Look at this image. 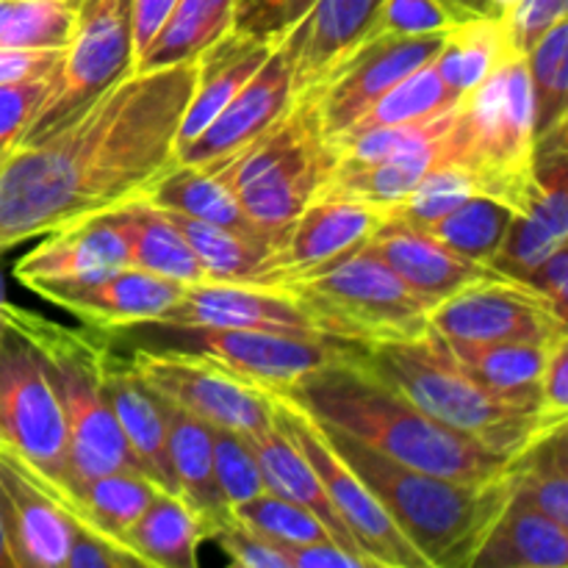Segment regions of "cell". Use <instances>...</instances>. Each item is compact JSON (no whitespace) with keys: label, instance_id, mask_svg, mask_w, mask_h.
Listing matches in <instances>:
<instances>
[{"label":"cell","instance_id":"d6986e66","mask_svg":"<svg viewBox=\"0 0 568 568\" xmlns=\"http://www.w3.org/2000/svg\"><path fill=\"white\" fill-rule=\"evenodd\" d=\"M183 288H186L183 283L170 281V277L153 275L136 266H122L98 281L48 286L37 294L44 303L81 320L83 325L111 333L159 320L178 303Z\"/></svg>","mask_w":568,"mask_h":568},{"label":"cell","instance_id":"e0dca14e","mask_svg":"<svg viewBox=\"0 0 568 568\" xmlns=\"http://www.w3.org/2000/svg\"><path fill=\"white\" fill-rule=\"evenodd\" d=\"M388 209L353 203V200H314L303 214L281 233L255 286L300 281L327 270L366 242L383 222Z\"/></svg>","mask_w":568,"mask_h":568},{"label":"cell","instance_id":"db71d44e","mask_svg":"<svg viewBox=\"0 0 568 568\" xmlns=\"http://www.w3.org/2000/svg\"><path fill=\"white\" fill-rule=\"evenodd\" d=\"M61 55H64V50L0 48V87L53 78Z\"/></svg>","mask_w":568,"mask_h":568},{"label":"cell","instance_id":"9a60e30c","mask_svg":"<svg viewBox=\"0 0 568 568\" xmlns=\"http://www.w3.org/2000/svg\"><path fill=\"white\" fill-rule=\"evenodd\" d=\"M568 142L566 125L532 144V192L510 220L488 270L505 281L527 283L558 247L568 244Z\"/></svg>","mask_w":568,"mask_h":568},{"label":"cell","instance_id":"44dd1931","mask_svg":"<svg viewBox=\"0 0 568 568\" xmlns=\"http://www.w3.org/2000/svg\"><path fill=\"white\" fill-rule=\"evenodd\" d=\"M153 322L183 327H261V331L327 336L320 322L286 292L242 286V283L186 286L178 303Z\"/></svg>","mask_w":568,"mask_h":568},{"label":"cell","instance_id":"f907efd6","mask_svg":"<svg viewBox=\"0 0 568 568\" xmlns=\"http://www.w3.org/2000/svg\"><path fill=\"white\" fill-rule=\"evenodd\" d=\"M568 0H519L505 20L510 50L519 55L530 53L532 44L544 37L552 26L566 20Z\"/></svg>","mask_w":568,"mask_h":568},{"label":"cell","instance_id":"60d3db41","mask_svg":"<svg viewBox=\"0 0 568 568\" xmlns=\"http://www.w3.org/2000/svg\"><path fill=\"white\" fill-rule=\"evenodd\" d=\"M527 75L532 92V136L568 125V22L560 20L530 48Z\"/></svg>","mask_w":568,"mask_h":568},{"label":"cell","instance_id":"b9f144b4","mask_svg":"<svg viewBox=\"0 0 568 568\" xmlns=\"http://www.w3.org/2000/svg\"><path fill=\"white\" fill-rule=\"evenodd\" d=\"M510 220H514V211L508 205L477 194V197H469L449 214L425 222L419 227L442 244L453 247L455 253L488 266V261L494 258L505 233H508Z\"/></svg>","mask_w":568,"mask_h":568},{"label":"cell","instance_id":"6f0895ef","mask_svg":"<svg viewBox=\"0 0 568 568\" xmlns=\"http://www.w3.org/2000/svg\"><path fill=\"white\" fill-rule=\"evenodd\" d=\"M292 568H366V564L333 541L286 549Z\"/></svg>","mask_w":568,"mask_h":568},{"label":"cell","instance_id":"be15d7a7","mask_svg":"<svg viewBox=\"0 0 568 568\" xmlns=\"http://www.w3.org/2000/svg\"><path fill=\"white\" fill-rule=\"evenodd\" d=\"M516 3H519V0H494V6H497V9H499V14H508V11L510 9H514V6Z\"/></svg>","mask_w":568,"mask_h":568},{"label":"cell","instance_id":"e575fe53","mask_svg":"<svg viewBox=\"0 0 568 568\" xmlns=\"http://www.w3.org/2000/svg\"><path fill=\"white\" fill-rule=\"evenodd\" d=\"M203 541L192 508L178 494L161 488L128 532V547L148 568H194Z\"/></svg>","mask_w":568,"mask_h":568},{"label":"cell","instance_id":"681fc988","mask_svg":"<svg viewBox=\"0 0 568 568\" xmlns=\"http://www.w3.org/2000/svg\"><path fill=\"white\" fill-rule=\"evenodd\" d=\"M48 89L50 78L0 87V161L20 144L22 133L31 125Z\"/></svg>","mask_w":568,"mask_h":568},{"label":"cell","instance_id":"8fae6325","mask_svg":"<svg viewBox=\"0 0 568 568\" xmlns=\"http://www.w3.org/2000/svg\"><path fill=\"white\" fill-rule=\"evenodd\" d=\"M133 61L131 0H78L70 44L20 144L42 142L87 114L111 87L131 75Z\"/></svg>","mask_w":568,"mask_h":568},{"label":"cell","instance_id":"7dc6e473","mask_svg":"<svg viewBox=\"0 0 568 568\" xmlns=\"http://www.w3.org/2000/svg\"><path fill=\"white\" fill-rule=\"evenodd\" d=\"M455 26L438 0H383L377 11V33L394 37H425V33H444Z\"/></svg>","mask_w":568,"mask_h":568},{"label":"cell","instance_id":"52a82bcc","mask_svg":"<svg viewBox=\"0 0 568 568\" xmlns=\"http://www.w3.org/2000/svg\"><path fill=\"white\" fill-rule=\"evenodd\" d=\"M220 166L247 220L275 247L281 233L320 197L336 166L314 94H297L281 120Z\"/></svg>","mask_w":568,"mask_h":568},{"label":"cell","instance_id":"ffe728a7","mask_svg":"<svg viewBox=\"0 0 568 568\" xmlns=\"http://www.w3.org/2000/svg\"><path fill=\"white\" fill-rule=\"evenodd\" d=\"M383 0H314L277 42L292 55L294 98L314 92L369 37Z\"/></svg>","mask_w":568,"mask_h":568},{"label":"cell","instance_id":"680465c9","mask_svg":"<svg viewBox=\"0 0 568 568\" xmlns=\"http://www.w3.org/2000/svg\"><path fill=\"white\" fill-rule=\"evenodd\" d=\"M178 0H131V14H133V50L136 55L153 42L159 28L170 17L172 6Z\"/></svg>","mask_w":568,"mask_h":568},{"label":"cell","instance_id":"816d5d0a","mask_svg":"<svg viewBox=\"0 0 568 568\" xmlns=\"http://www.w3.org/2000/svg\"><path fill=\"white\" fill-rule=\"evenodd\" d=\"M64 568H148V564L133 549L120 547L111 538L70 519V549Z\"/></svg>","mask_w":568,"mask_h":568},{"label":"cell","instance_id":"f6af8a7d","mask_svg":"<svg viewBox=\"0 0 568 568\" xmlns=\"http://www.w3.org/2000/svg\"><path fill=\"white\" fill-rule=\"evenodd\" d=\"M477 194H480L477 183L466 166L455 164V161H442L416 183L408 197L388 209V216L405 220L410 225H425V222L449 214Z\"/></svg>","mask_w":568,"mask_h":568},{"label":"cell","instance_id":"30bf717a","mask_svg":"<svg viewBox=\"0 0 568 568\" xmlns=\"http://www.w3.org/2000/svg\"><path fill=\"white\" fill-rule=\"evenodd\" d=\"M111 336L133 338V347L197 355L261 388H288L316 369L361 361L366 349V344L308 333L261 327H183L161 322L122 327L111 331Z\"/></svg>","mask_w":568,"mask_h":568},{"label":"cell","instance_id":"8d00e7d4","mask_svg":"<svg viewBox=\"0 0 568 568\" xmlns=\"http://www.w3.org/2000/svg\"><path fill=\"white\" fill-rule=\"evenodd\" d=\"M508 53L510 42L505 20L503 17H488V20H469L449 28L444 44L433 55V67L449 87V92L464 98Z\"/></svg>","mask_w":568,"mask_h":568},{"label":"cell","instance_id":"7bdbcfd3","mask_svg":"<svg viewBox=\"0 0 568 568\" xmlns=\"http://www.w3.org/2000/svg\"><path fill=\"white\" fill-rule=\"evenodd\" d=\"M78 0H0V48L64 50Z\"/></svg>","mask_w":568,"mask_h":568},{"label":"cell","instance_id":"6da1fadb","mask_svg":"<svg viewBox=\"0 0 568 568\" xmlns=\"http://www.w3.org/2000/svg\"><path fill=\"white\" fill-rule=\"evenodd\" d=\"M194 61L131 72L87 114L0 161V255L142 197L175 164Z\"/></svg>","mask_w":568,"mask_h":568},{"label":"cell","instance_id":"11a10c76","mask_svg":"<svg viewBox=\"0 0 568 568\" xmlns=\"http://www.w3.org/2000/svg\"><path fill=\"white\" fill-rule=\"evenodd\" d=\"M527 286L536 288L544 300L555 308L560 320H566V303H568V244L555 250L541 266L530 275ZM568 322V320H566Z\"/></svg>","mask_w":568,"mask_h":568},{"label":"cell","instance_id":"ba28073f","mask_svg":"<svg viewBox=\"0 0 568 568\" xmlns=\"http://www.w3.org/2000/svg\"><path fill=\"white\" fill-rule=\"evenodd\" d=\"M272 288L297 300L327 336L344 342L381 344L425 336L430 331V300L405 286L364 247H355L316 275Z\"/></svg>","mask_w":568,"mask_h":568},{"label":"cell","instance_id":"c3c4849f","mask_svg":"<svg viewBox=\"0 0 568 568\" xmlns=\"http://www.w3.org/2000/svg\"><path fill=\"white\" fill-rule=\"evenodd\" d=\"M314 0H233V28L264 42H277Z\"/></svg>","mask_w":568,"mask_h":568},{"label":"cell","instance_id":"9f6ffc18","mask_svg":"<svg viewBox=\"0 0 568 568\" xmlns=\"http://www.w3.org/2000/svg\"><path fill=\"white\" fill-rule=\"evenodd\" d=\"M568 338L555 344L541 377V403L549 419L566 422L568 416Z\"/></svg>","mask_w":568,"mask_h":568},{"label":"cell","instance_id":"d4e9b609","mask_svg":"<svg viewBox=\"0 0 568 568\" xmlns=\"http://www.w3.org/2000/svg\"><path fill=\"white\" fill-rule=\"evenodd\" d=\"M0 519L17 568H64L70 516L6 458H0Z\"/></svg>","mask_w":568,"mask_h":568},{"label":"cell","instance_id":"bcb514c9","mask_svg":"<svg viewBox=\"0 0 568 568\" xmlns=\"http://www.w3.org/2000/svg\"><path fill=\"white\" fill-rule=\"evenodd\" d=\"M211 427V449H214V471L216 483H220L225 503L231 510L236 505L247 503L255 494L266 491L264 471H261L258 458H255L253 447L242 433L225 430V427Z\"/></svg>","mask_w":568,"mask_h":568},{"label":"cell","instance_id":"f5cc1de1","mask_svg":"<svg viewBox=\"0 0 568 568\" xmlns=\"http://www.w3.org/2000/svg\"><path fill=\"white\" fill-rule=\"evenodd\" d=\"M211 541H216V547L225 552V558L233 566L242 568H292L286 552H283L277 544H272L270 538L258 536L255 530L244 527L242 521L233 516L231 525L222 527Z\"/></svg>","mask_w":568,"mask_h":568},{"label":"cell","instance_id":"cb8c5ba5","mask_svg":"<svg viewBox=\"0 0 568 568\" xmlns=\"http://www.w3.org/2000/svg\"><path fill=\"white\" fill-rule=\"evenodd\" d=\"M103 397L114 414L120 433L125 436L139 469L144 471L150 483L161 491L178 494L175 475H172L170 453H166V427L161 416L155 394L144 386L139 372L133 369L131 358H122L114 349V342L109 338L103 353ZM181 497V494H178Z\"/></svg>","mask_w":568,"mask_h":568},{"label":"cell","instance_id":"484cf974","mask_svg":"<svg viewBox=\"0 0 568 568\" xmlns=\"http://www.w3.org/2000/svg\"><path fill=\"white\" fill-rule=\"evenodd\" d=\"M155 403H159L161 416H164L166 453H170L178 494L192 508L194 519L200 521L205 541H211L222 527L233 521L231 505L225 503V494L216 483L211 427L197 416L172 405L170 399L159 397V394H155Z\"/></svg>","mask_w":568,"mask_h":568},{"label":"cell","instance_id":"ac0fdd59","mask_svg":"<svg viewBox=\"0 0 568 568\" xmlns=\"http://www.w3.org/2000/svg\"><path fill=\"white\" fill-rule=\"evenodd\" d=\"M292 100V55L286 44L275 42L264 64L239 89L236 98L214 116V122L197 139L178 150L175 161L189 166L225 164L253 139H258L272 122L281 120Z\"/></svg>","mask_w":568,"mask_h":568},{"label":"cell","instance_id":"836d02e7","mask_svg":"<svg viewBox=\"0 0 568 568\" xmlns=\"http://www.w3.org/2000/svg\"><path fill=\"white\" fill-rule=\"evenodd\" d=\"M233 28V0H178L153 42L136 55L133 72L194 61Z\"/></svg>","mask_w":568,"mask_h":568},{"label":"cell","instance_id":"94428289","mask_svg":"<svg viewBox=\"0 0 568 568\" xmlns=\"http://www.w3.org/2000/svg\"><path fill=\"white\" fill-rule=\"evenodd\" d=\"M0 568H17V560H14V555H11V547H9V536H6L3 519H0Z\"/></svg>","mask_w":568,"mask_h":568},{"label":"cell","instance_id":"277c9868","mask_svg":"<svg viewBox=\"0 0 568 568\" xmlns=\"http://www.w3.org/2000/svg\"><path fill=\"white\" fill-rule=\"evenodd\" d=\"M358 364L427 416L505 458H519L538 436L566 425L488 392L455 364L430 331L416 338L366 344Z\"/></svg>","mask_w":568,"mask_h":568},{"label":"cell","instance_id":"83f0119b","mask_svg":"<svg viewBox=\"0 0 568 568\" xmlns=\"http://www.w3.org/2000/svg\"><path fill=\"white\" fill-rule=\"evenodd\" d=\"M142 203L153 205L161 211H178V214L194 216V220L211 222V225L227 227L244 239L266 244L272 242L247 220V214L239 205L236 192L227 183L222 166H189L172 164L170 170L161 172L153 183L142 192Z\"/></svg>","mask_w":568,"mask_h":568},{"label":"cell","instance_id":"1f68e13d","mask_svg":"<svg viewBox=\"0 0 568 568\" xmlns=\"http://www.w3.org/2000/svg\"><path fill=\"white\" fill-rule=\"evenodd\" d=\"M105 214L125 236L131 266L170 277V281L183 283V286L209 283L194 250L189 247L183 233L178 231L175 222L164 211L153 209L142 200H131V203L116 205Z\"/></svg>","mask_w":568,"mask_h":568},{"label":"cell","instance_id":"603a6c76","mask_svg":"<svg viewBox=\"0 0 568 568\" xmlns=\"http://www.w3.org/2000/svg\"><path fill=\"white\" fill-rule=\"evenodd\" d=\"M361 247L383 261L405 286L430 300L433 305L453 297L455 292L471 286V283L494 277L486 264L455 253L453 247L433 239L419 225L394 220V216H388Z\"/></svg>","mask_w":568,"mask_h":568},{"label":"cell","instance_id":"2e32d148","mask_svg":"<svg viewBox=\"0 0 568 568\" xmlns=\"http://www.w3.org/2000/svg\"><path fill=\"white\" fill-rule=\"evenodd\" d=\"M444 37L447 31L425 33V37L377 33L366 39L325 78L322 87L305 92L314 94L322 133L327 139H336L338 133L347 131L394 83L433 61V55L444 44Z\"/></svg>","mask_w":568,"mask_h":568},{"label":"cell","instance_id":"7402d4cb","mask_svg":"<svg viewBox=\"0 0 568 568\" xmlns=\"http://www.w3.org/2000/svg\"><path fill=\"white\" fill-rule=\"evenodd\" d=\"M131 266L128 242L109 214L89 216L44 233L42 242L14 264V277L33 294L48 286L87 283Z\"/></svg>","mask_w":568,"mask_h":568},{"label":"cell","instance_id":"4316f807","mask_svg":"<svg viewBox=\"0 0 568 568\" xmlns=\"http://www.w3.org/2000/svg\"><path fill=\"white\" fill-rule=\"evenodd\" d=\"M272 44L275 42H264V39L231 28L194 59V87L181 116V128H178L175 155L192 139H197L214 122V116L236 98L239 89L264 64Z\"/></svg>","mask_w":568,"mask_h":568},{"label":"cell","instance_id":"ab89813d","mask_svg":"<svg viewBox=\"0 0 568 568\" xmlns=\"http://www.w3.org/2000/svg\"><path fill=\"white\" fill-rule=\"evenodd\" d=\"M458 103V94L449 92V87L442 81V75H438V70L433 67V61H427L419 70H414L410 75H405L403 81L394 83L386 94H381V98H377L375 103L347 128V131L338 133V136H353V133L372 131V128H394L405 125V122H419L427 120V116L442 114V111L455 109Z\"/></svg>","mask_w":568,"mask_h":568},{"label":"cell","instance_id":"4dcf8cb0","mask_svg":"<svg viewBox=\"0 0 568 568\" xmlns=\"http://www.w3.org/2000/svg\"><path fill=\"white\" fill-rule=\"evenodd\" d=\"M564 338H568V333L552 338V342H503L483 344V347H475V344H442L453 355L455 364L466 375L475 377L480 386H486L488 392L499 394L510 403L530 405V408H538L547 416L541 403V377L555 344L564 342Z\"/></svg>","mask_w":568,"mask_h":568},{"label":"cell","instance_id":"f1b7e54d","mask_svg":"<svg viewBox=\"0 0 568 568\" xmlns=\"http://www.w3.org/2000/svg\"><path fill=\"white\" fill-rule=\"evenodd\" d=\"M568 532L564 525L510 494L508 505L477 549L471 568H566Z\"/></svg>","mask_w":568,"mask_h":568},{"label":"cell","instance_id":"7a4b0ae2","mask_svg":"<svg viewBox=\"0 0 568 568\" xmlns=\"http://www.w3.org/2000/svg\"><path fill=\"white\" fill-rule=\"evenodd\" d=\"M275 392L303 405L322 425L336 427L375 453L427 475L483 483L516 469V458L491 453L436 422L358 361L325 366Z\"/></svg>","mask_w":568,"mask_h":568},{"label":"cell","instance_id":"d590c367","mask_svg":"<svg viewBox=\"0 0 568 568\" xmlns=\"http://www.w3.org/2000/svg\"><path fill=\"white\" fill-rule=\"evenodd\" d=\"M159 486L148 477L131 471H111V475L81 480L75 491V503L70 508V519L100 536L111 538L120 547H128V532L136 525L139 516L155 497Z\"/></svg>","mask_w":568,"mask_h":568},{"label":"cell","instance_id":"5bb4252c","mask_svg":"<svg viewBox=\"0 0 568 568\" xmlns=\"http://www.w3.org/2000/svg\"><path fill=\"white\" fill-rule=\"evenodd\" d=\"M566 320L532 286L494 275L460 288L430 311V333L447 344L552 342Z\"/></svg>","mask_w":568,"mask_h":568},{"label":"cell","instance_id":"4fadbf2b","mask_svg":"<svg viewBox=\"0 0 568 568\" xmlns=\"http://www.w3.org/2000/svg\"><path fill=\"white\" fill-rule=\"evenodd\" d=\"M128 358L150 392L205 425L242 436H255L272 427V405L264 388L211 361L148 347H133Z\"/></svg>","mask_w":568,"mask_h":568},{"label":"cell","instance_id":"5b68a950","mask_svg":"<svg viewBox=\"0 0 568 568\" xmlns=\"http://www.w3.org/2000/svg\"><path fill=\"white\" fill-rule=\"evenodd\" d=\"M6 331L26 338L42 358L64 414L70 460L78 480H92L111 471L144 477L103 397L100 372L109 333L89 325L87 331L64 327L14 303L6 311Z\"/></svg>","mask_w":568,"mask_h":568},{"label":"cell","instance_id":"3957f363","mask_svg":"<svg viewBox=\"0 0 568 568\" xmlns=\"http://www.w3.org/2000/svg\"><path fill=\"white\" fill-rule=\"evenodd\" d=\"M320 427L427 566L471 568L514 494L516 469L497 480H449L397 464L336 427Z\"/></svg>","mask_w":568,"mask_h":568},{"label":"cell","instance_id":"74e56055","mask_svg":"<svg viewBox=\"0 0 568 568\" xmlns=\"http://www.w3.org/2000/svg\"><path fill=\"white\" fill-rule=\"evenodd\" d=\"M164 214L175 222V227L183 233L189 247L194 250L209 283H242V286H255L258 277L264 275L266 261H270L272 253L266 244L239 236V233L227 231V227L178 214V211H164Z\"/></svg>","mask_w":568,"mask_h":568},{"label":"cell","instance_id":"91938a15","mask_svg":"<svg viewBox=\"0 0 568 568\" xmlns=\"http://www.w3.org/2000/svg\"><path fill=\"white\" fill-rule=\"evenodd\" d=\"M438 3L447 9V14L453 17L455 26H458V22H469V20L503 17L499 14L497 6H494V0H438Z\"/></svg>","mask_w":568,"mask_h":568},{"label":"cell","instance_id":"8992f818","mask_svg":"<svg viewBox=\"0 0 568 568\" xmlns=\"http://www.w3.org/2000/svg\"><path fill=\"white\" fill-rule=\"evenodd\" d=\"M532 92L527 59L510 50L458 103L447 133V161L466 166L483 197L510 211L532 192Z\"/></svg>","mask_w":568,"mask_h":568},{"label":"cell","instance_id":"9c48e42d","mask_svg":"<svg viewBox=\"0 0 568 568\" xmlns=\"http://www.w3.org/2000/svg\"><path fill=\"white\" fill-rule=\"evenodd\" d=\"M0 458L70 514L81 480L72 471L64 414L39 353L11 331L0 338Z\"/></svg>","mask_w":568,"mask_h":568},{"label":"cell","instance_id":"f35d334b","mask_svg":"<svg viewBox=\"0 0 568 568\" xmlns=\"http://www.w3.org/2000/svg\"><path fill=\"white\" fill-rule=\"evenodd\" d=\"M568 430L552 427L516 458L514 494L568 527Z\"/></svg>","mask_w":568,"mask_h":568},{"label":"cell","instance_id":"ee69618b","mask_svg":"<svg viewBox=\"0 0 568 568\" xmlns=\"http://www.w3.org/2000/svg\"><path fill=\"white\" fill-rule=\"evenodd\" d=\"M233 516H236L244 527H250V530H255L258 536L277 544L283 552L294 547H308V544L333 541L314 514H308V510L300 508V505L288 503V499L277 497L270 488L255 494V497H250L247 503L236 505V508H233Z\"/></svg>","mask_w":568,"mask_h":568},{"label":"cell","instance_id":"d6a6232c","mask_svg":"<svg viewBox=\"0 0 568 568\" xmlns=\"http://www.w3.org/2000/svg\"><path fill=\"white\" fill-rule=\"evenodd\" d=\"M447 161V136L427 148L388 155L369 164H338L322 186L316 200H353V203L392 209L408 197L416 183L436 164Z\"/></svg>","mask_w":568,"mask_h":568},{"label":"cell","instance_id":"7c38bea8","mask_svg":"<svg viewBox=\"0 0 568 568\" xmlns=\"http://www.w3.org/2000/svg\"><path fill=\"white\" fill-rule=\"evenodd\" d=\"M264 392L272 405V425L308 460L316 480L322 483L327 499L349 527L366 560L375 568H430L410 547L408 538L397 530L394 519L383 510L366 483L331 447L320 422L283 392H275V388H264Z\"/></svg>","mask_w":568,"mask_h":568},{"label":"cell","instance_id":"f546056e","mask_svg":"<svg viewBox=\"0 0 568 568\" xmlns=\"http://www.w3.org/2000/svg\"><path fill=\"white\" fill-rule=\"evenodd\" d=\"M253 447L255 458H258L261 471H264V480L270 491H275L277 497L288 499V503L300 505L308 514H314L320 519V525L325 527L327 536L333 538V544L342 549H347L349 555L361 558L366 568H375L366 560V555L361 552L358 541L349 532V527L344 525V519L338 516V510L333 508V503L327 499L325 488L316 480L314 469L308 466V460L297 453L292 442L277 430L275 425L264 433H255V436H244Z\"/></svg>","mask_w":568,"mask_h":568},{"label":"cell","instance_id":"6125c7cd","mask_svg":"<svg viewBox=\"0 0 568 568\" xmlns=\"http://www.w3.org/2000/svg\"><path fill=\"white\" fill-rule=\"evenodd\" d=\"M9 297H6V283H3V272H0V338L6 333V311H9Z\"/></svg>","mask_w":568,"mask_h":568}]
</instances>
